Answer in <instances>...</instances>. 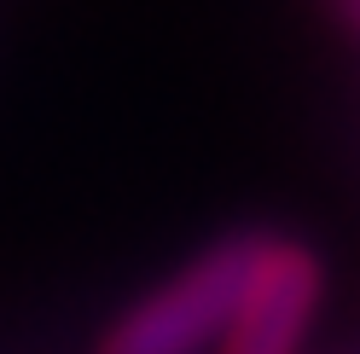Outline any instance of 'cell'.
<instances>
[{"label": "cell", "mask_w": 360, "mask_h": 354, "mask_svg": "<svg viewBox=\"0 0 360 354\" xmlns=\"http://www.w3.org/2000/svg\"><path fill=\"white\" fill-rule=\"evenodd\" d=\"M343 12H349V24L360 29V0H343Z\"/></svg>", "instance_id": "3"}, {"label": "cell", "mask_w": 360, "mask_h": 354, "mask_svg": "<svg viewBox=\"0 0 360 354\" xmlns=\"http://www.w3.org/2000/svg\"><path fill=\"white\" fill-rule=\"evenodd\" d=\"M326 284L331 273L314 238L279 227L244 232L233 314L210 354H308V337L326 314Z\"/></svg>", "instance_id": "1"}, {"label": "cell", "mask_w": 360, "mask_h": 354, "mask_svg": "<svg viewBox=\"0 0 360 354\" xmlns=\"http://www.w3.org/2000/svg\"><path fill=\"white\" fill-rule=\"evenodd\" d=\"M244 232L215 238L180 268H169L157 284H146L128 308L105 320L94 337V354H210L227 331L233 291H238Z\"/></svg>", "instance_id": "2"}]
</instances>
